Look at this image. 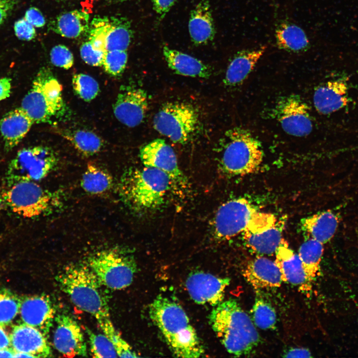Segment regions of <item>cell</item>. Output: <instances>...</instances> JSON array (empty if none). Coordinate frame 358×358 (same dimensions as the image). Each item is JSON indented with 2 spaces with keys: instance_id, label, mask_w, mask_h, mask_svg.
Masks as SVG:
<instances>
[{
  "instance_id": "obj_1",
  "label": "cell",
  "mask_w": 358,
  "mask_h": 358,
  "mask_svg": "<svg viewBox=\"0 0 358 358\" xmlns=\"http://www.w3.org/2000/svg\"><path fill=\"white\" fill-rule=\"evenodd\" d=\"M149 314L176 357L195 358L204 354L195 329L179 304L159 295L150 304Z\"/></svg>"
},
{
  "instance_id": "obj_2",
  "label": "cell",
  "mask_w": 358,
  "mask_h": 358,
  "mask_svg": "<svg viewBox=\"0 0 358 358\" xmlns=\"http://www.w3.org/2000/svg\"><path fill=\"white\" fill-rule=\"evenodd\" d=\"M215 306L209 315V323L226 350L237 357L250 354L260 339L250 316L234 299Z\"/></svg>"
},
{
  "instance_id": "obj_3",
  "label": "cell",
  "mask_w": 358,
  "mask_h": 358,
  "mask_svg": "<svg viewBox=\"0 0 358 358\" xmlns=\"http://www.w3.org/2000/svg\"><path fill=\"white\" fill-rule=\"evenodd\" d=\"M173 185L166 174L156 168L144 166L125 171L120 179L119 190L128 206L146 213L163 205Z\"/></svg>"
},
{
  "instance_id": "obj_4",
  "label": "cell",
  "mask_w": 358,
  "mask_h": 358,
  "mask_svg": "<svg viewBox=\"0 0 358 358\" xmlns=\"http://www.w3.org/2000/svg\"><path fill=\"white\" fill-rule=\"evenodd\" d=\"M56 280L72 302L92 315L97 323L110 318L102 285L85 263L64 267L56 276Z\"/></svg>"
},
{
  "instance_id": "obj_5",
  "label": "cell",
  "mask_w": 358,
  "mask_h": 358,
  "mask_svg": "<svg viewBox=\"0 0 358 358\" xmlns=\"http://www.w3.org/2000/svg\"><path fill=\"white\" fill-rule=\"evenodd\" d=\"M33 180L5 184L0 190V207L24 218L48 215L59 208L60 197Z\"/></svg>"
},
{
  "instance_id": "obj_6",
  "label": "cell",
  "mask_w": 358,
  "mask_h": 358,
  "mask_svg": "<svg viewBox=\"0 0 358 358\" xmlns=\"http://www.w3.org/2000/svg\"><path fill=\"white\" fill-rule=\"evenodd\" d=\"M62 86L51 71L42 69L31 89L23 98L20 107L34 123H50L62 117L67 107Z\"/></svg>"
},
{
  "instance_id": "obj_7",
  "label": "cell",
  "mask_w": 358,
  "mask_h": 358,
  "mask_svg": "<svg viewBox=\"0 0 358 358\" xmlns=\"http://www.w3.org/2000/svg\"><path fill=\"white\" fill-rule=\"evenodd\" d=\"M220 166L225 173L243 176L259 169L263 160L260 143L248 131L235 127L227 131L223 138Z\"/></svg>"
},
{
  "instance_id": "obj_8",
  "label": "cell",
  "mask_w": 358,
  "mask_h": 358,
  "mask_svg": "<svg viewBox=\"0 0 358 358\" xmlns=\"http://www.w3.org/2000/svg\"><path fill=\"white\" fill-rule=\"evenodd\" d=\"M85 263L102 285L114 290L130 285L137 270L134 257L121 248L96 252L89 256Z\"/></svg>"
},
{
  "instance_id": "obj_9",
  "label": "cell",
  "mask_w": 358,
  "mask_h": 358,
  "mask_svg": "<svg viewBox=\"0 0 358 358\" xmlns=\"http://www.w3.org/2000/svg\"><path fill=\"white\" fill-rule=\"evenodd\" d=\"M199 125L198 112L191 105L182 102L164 104L153 118V126L174 143L186 144L195 135Z\"/></svg>"
},
{
  "instance_id": "obj_10",
  "label": "cell",
  "mask_w": 358,
  "mask_h": 358,
  "mask_svg": "<svg viewBox=\"0 0 358 358\" xmlns=\"http://www.w3.org/2000/svg\"><path fill=\"white\" fill-rule=\"evenodd\" d=\"M58 163L57 156L49 147L39 146L23 148L10 162L5 183L41 180L55 169Z\"/></svg>"
},
{
  "instance_id": "obj_11",
  "label": "cell",
  "mask_w": 358,
  "mask_h": 358,
  "mask_svg": "<svg viewBox=\"0 0 358 358\" xmlns=\"http://www.w3.org/2000/svg\"><path fill=\"white\" fill-rule=\"evenodd\" d=\"M89 41L98 50H126L132 37L130 22L124 17H94L89 28Z\"/></svg>"
},
{
  "instance_id": "obj_12",
  "label": "cell",
  "mask_w": 358,
  "mask_h": 358,
  "mask_svg": "<svg viewBox=\"0 0 358 358\" xmlns=\"http://www.w3.org/2000/svg\"><path fill=\"white\" fill-rule=\"evenodd\" d=\"M282 228L274 215L257 211L243 231V239L255 253L272 255L283 239Z\"/></svg>"
},
{
  "instance_id": "obj_13",
  "label": "cell",
  "mask_w": 358,
  "mask_h": 358,
  "mask_svg": "<svg viewBox=\"0 0 358 358\" xmlns=\"http://www.w3.org/2000/svg\"><path fill=\"white\" fill-rule=\"evenodd\" d=\"M254 205L244 198L229 200L217 210L212 221L215 237L227 240L243 233L254 214Z\"/></svg>"
},
{
  "instance_id": "obj_14",
  "label": "cell",
  "mask_w": 358,
  "mask_h": 358,
  "mask_svg": "<svg viewBox=\"0 0 358 358\" xmlns=\"http://www.w3.org/2000/svg\"><path fill=\"white\" fill-rule=\"evenodd\" d=\"M139 156L144 166L161 171L174 186L186 187L187 180L178 165L174 150L165 140L156 139L145 145L140 149Z\"/></svg>"
},
{
  "instance_id": "obj_15",
  "label": "cell",
  "mask_w": 358,
  "mask_h": 358,
  "mask_svg": "<svg viewBox=\"0 0 358 358\" xmlns=\"http://www.w3.org/2000/svg\"><path fill=\"white\" fill-rule=\"evenodd\" d=\"M276 116L283 130L288 134L303 137L313 129L307 104L299 96L290 95L280 100L275 108Z\"/></svg>"
},
{
  "instance_id": "obj_16",
  "label": "cell",
  "mask_w": 358,
  "mask_h": 358,
  "mask_svg": "<svg viewBox=\"0 0 358 358\" xmlns=\"http://www.w3.org/2000/svg\"><path fill=\"white\" fill-rule=\"evenodd\" d=\"M56 326L53 344L64 356L73 358L87 356V345L81 327L70 315L58 314L55 318Z\"/></svg>"
},
{
  "instance_id": "obj_17",
  "label": "cell",
  "mask_w": 358,
  "mask_h": 358,
  "mask_svg": "<svg viewBox=\"0 0 358 358\" xmlns=\"http://www.w3.org/2000/svg\"><path fill=\"white\" fill-rule=\"evenodd\" d=\"M230 281L228 278L197 271L188 276L185 285L189 295L195 302L215 306L223 301Z\"/></svg>"
},
{
  "instance_id": "obj_18",
  "label": "cell",
  "mask_w": 358,
  "mask_h": 358,
  "mask_svg": "<svg viewBox=\"0 0 358 358\" xmlns=\"http://www.w3.org/2000/svg\"><path fill=\"white\" fill-rule=\"evenodd\" d=\"M148 106V96L145 90L139 88L126 87L117 96L113 113L121 123L134 127L144 120Z\"/></svg>"
},
{
  "instance_id": "obj_19",
  "label": "cell",
  "mask_w": 358,
  "mask_h": 358,
  "mask_svg": "<svg viewBox=\"0 0 358 358\" xmlns=\"http://www.w3.org/2000/svg\"><path fill=\"white\" fill-rule=\"evenodd\" d=\"M20 314L24 323L35 327L47 336L55 320L56 310L46 295L27 296L21 299Z\"/></svg>"
},
{
  "instance_id": "obj_20",
  "label": "cell",
  "mask_w": 358,
  "mask_h": 358,
  "mask_svg": "<svg viewBox=\"0 0 358 358\" xmlns=\"http://www.w3.org/2000/svg\"><path fill=\"white\" fill-rule=\"evenodd\" d=\"M12 349L32 358L49 357L52 355L47 336L38 329L22 323L14 326L9 335Z\"/></svg>"
},
{
  "instance_id": "obj_21",
  "label": "cell",
  "mask_w": 358,
  "mask_h": 358,
  "mask_svg": "<svg viewBox=\"0 0 358 358\" xmlns=\"http://www.w3.org/2000/svg\"><path fill=\"white\" fill-rule=\"evenodd\" d=\"M243 275L256 290L278 287L282 282L275 262L262 256L249 261L243 269Z\"/></svg>"
},
{
  "instance_id": "obj_22",
  "label": "cell",
  "mask_w": 358,
  "mask_h": 358,
  "mask_svg": "<svg viewBox=\"0 0 358 358\" xmlns=\"http://www.w3.org/2000/svg\"><path fill=\"white\" fill-rule=\"evenodd\" d=\"M348 90L347 83L342 80L328 81L319 86L313 94L315 109L324 115L339 110L349 102Z\"/></svg>"
},
{
  "instance_id": "obj_23",
  "label": "cell",
  "mask_w": 358,
  "mask_h": 358,
  "mask_svg": "<svg viewBox=\"0 0 358 358\" xmlns=\"http://www.w3.org/2000/svg\"><path fill=\"white\" fill-rule=\"evenodd\" d=\"M274 254V262L280 271L282 281L296 286L308 287L309 282L298 255L290 248L283 238Z\"/></svg>"
},
{
  "instance_id": "obj_24",
  "label": "cell",
  "mask_w": 358,
  "mask_h": 358,
  "mask_svg": "<svg viewBox=\"0 0 358 358\" xmlns=\"http://www.w3.org/2000/svg\"><path fill=\"white\" fill-rule=\"evenodd\" d=\"M33 120L21 107L10 111L0 120V131L5 151L17 146L28 132Z\"/></svg>"
},
{
  "instance_id": "obj_25",
  "label": "cell",
  "mask_w": 358,
  "mask_h": 358,
  "mask_svg": "<svg viewBox=\"0 0 358 358\" xmlns=\"http://www.w3.org/2000/svg\"><path fill=\"white\" fill-rule=\"evenodd\" d=\"M266 50V47L263 46L237 52L228 66L223 80L225 85L235 87L241 84L253 70Z\"/></svg>"
},
{
  "instance_id": "obj_26",
  "label": "cell",
  "mask_w": 358,
  "mask_h": 358,
  "mask_svg": "<svg viewBox=\"0 0 358 358\" xmlns=\"http://www.w3.org/2000/svg\"><path fill=\"white\" fill-rule=\"evenodd\" d=\"M340 222L339 215L331 210H325L301 220L302 231L310 237L323 244L335 236Z\"/></svg>"
},
{
  "instance_id": "obj_27",
  "label": "cell",
  "mask_w": 358,
  "mask_h": 358,
  "mask_svg": "<svg viewBox=\"0 0 358 358\" xmlns=\"http://www.w3.org/2000/svg\"><path fill=\"white\" fill-rule=\"evenodd\" d=\"M188 30L191 40L195 45L205 44L214 39L215 26L207 0L201 1L191 11Z\"/></svg>"
},
{
  "instance_id": "obj_28",
  "label": "cell",
  "mask_w": 358,
  "mask_h": 358,
  "mask_svg": "<svg viewBox=\"0 0 358 358\" xmlns=\"http://www.w3.org/2000/svg\"><path fill=\"white\" fill-rule=\"evenodd\" d=\"M163 55L169 68L178 75L205 79L211 76L210 67L190 55L166 46Z\"/></svg>"
},
{
  "instance_id": "obj_29",
  "label": "cell",
  "mask_w": 358,
  "mask_h": 358,
  "mask_svg": "<svg viewBox=\"0 0 358 358\" xmlns=\"http://www.w3.org/2000/svg\"><path fill=\"white\" fill-rule=\"evenodd\" d=\"M90 15L81 10L62 13L49 23V28L67 38H74L84 34L90 28Z\"/></svg>"
},
{
  "instance_id": "obj_30",
  "label": "cell",
  "mask_w": 358,
  "mask_h": 358,
  "mask_svg": "<svg viewBox=\"0 0 358 358\" xmlns=\"http://www.w3.org/2000/svg\"><path fill=\"white\" fill-rule=\"evenodd\" d=\"M275 38L277 47L288 52L304 51L310 45L308 37L303 29L287 20H283L277 24Z\"/></svg>"
},
{
  "instance_id": "obj_31",
  "label": "cell",
  "mask_w": 358,
  "mask_h": 358,
  "mask_svg": "<svg viewBox=\"0 0 358 358\" xmlns=\"http://www.w3.org/2000/svg\"><path fill=\"white\" fill-rule=\"evenodd\" d=\"M323 246V244L317 240L308 237L299 248L298 255L309 283L316 278L320 271Z\"/></svg>"
},
{
  "instance_id": "obj_32",
  "label": "cell",
  "mask_w": 358,
  "mask_h": 358,
  "mask_svg": "<svg viewBox=\"0 0 358 358\" xmlns=\"http://www.w3.org/2000/svg\"><path fill=\"white\" fill-rule=\"evenodd\" d=\"M113 183V178L107 171L92 164L88 165L81 179L83 190L93 195L107 192L112 187Z\"/></svg>"
},
{
  "instance_id": "obj_33",
  "label": "cell",
  "mask_w": 358,
  "mask_h": 358,
  "mask_svg": "<svg viewBox=\"0 0 358 358\" xmlns=\"http://www.w3.org/2000/svg\"><path fill=\"white\" fill-rule=\"evenodd\" d=\"M65 137L70 141L76 149L84 156H92L101 149L103 142L94 132L86 130L68 131Z\"/></svg>"
},
{
  "instance_id": "obj_34",
  "label": "cell",
  "mask_w": 358,
  "mask_h": 358,
  "mask_svg": "<svg viewBox=\"0 0 358 358\" xmlns=\"http://www.w3.org/2000/svg\"><path fill=\"white\" fill-rule=\"evenodd\" d=\"M256 294L252 309L253 322L261 329H271L274 327L276 322L275 311L271 304L259 291Z\"/></svg>"
},
{
  "instance_id": "obj_35",
  "label": "cell",
  "mask_w": 358,
  "mask_h": 358,
  "mask_svg": "<svg viewBox=\"0 0 358 358\" xmlns=\"http://www.w3.org/2000/svg\"><path fill=\"white\" fill-rule=\"evenodd\" d=\"M98 324L104 334L108 338L114 345L118 357H138L130 346L121 337L120 334L115 329L110 318L98 322Z\"/></svg>"
},
{
  "instance_id": "obj_36",
  "label": "cell",
  "mask_w": 358,
  "mask_h": 358,
  "mask_svg": "<svg viewBox=\"0 0 358 358\" xmlns=\"http://www.w3.org/2000/svg\"><path fill=\"white\" fill-rule=\"evenodd\" d=\"M86 332L88 336L90 352L94 357H118L114 345L105 335L96 334L88 327H86Z\"/></svg>"
},
{
  "instance_id": "obj_37",
  "label": "cell",
  "mask_w": 358,
  "mask_h": 358,
  "mask_svg": "<svg viewBox=\"0 0 358 358\" xmlns=\"http://www.w3.org/2000/svg\"><path fill=\"white\" fill-rule=\"evenodd\" d=\"M72 84L76 93L86 101L94 99L99 92V87L97 81L87 74L81 73L75 75Z\"/></svg>"
},
{
  "instance_id": "obj_38",
  "label": "cell",
  "mask_w": 358,
  "mask_h": 358,
  "mask_svg": "<svg viewBox=\"0 0 358 358\" xmlns=\"http://www.w3.org/2000/svg\"><path fill=\"white\" fill-rule=\"evenodd\" d=\"M21 299L8 291L0 292V325L10 323L20 309Z\"/></svg>"
},
{
  "instance_id": "obj_39",
  "label": "cell",
  "mask_w": 358,
  "mask_h": 358,
  "mask_svg": "<svg viewBox=\"0 0 358 358\" xmlns=\"http://www.w3.org/2000/svg\"><path fill=\"white\" fill-rule=\"evenodd\" d=\"M128 59L126 50L106 51L102 67L105 72L112 76H118L124 70Z\"/></svg>"
},
{
  "instance_id": "obj_40",
  "label": "cell",
  "mask_w": 358,
  "mask_h": 358,
  "mask_svg": "<svg viewBox=\"0 0 358 358\" xmlns=\"http://www.w3.org/2000/svg\"><path fill=\"white\" fill-rule=\"evenodd\" d=\"M50 59L54 66L65 69L71 68L74 64L72 53L63 45H58L53 47L50 52Z\"/></svg>"
},
{
  "instance_id": "obj_41",
  "label": "cell",
  "mask_w": 358,
  "mask_h": 358,
  "mask_svg": "<svg viewBox=\"0 0 358 358\" xmlns=\"http://www.w3.org/2000/svg\"><path fill=\"white\" fill-rule=\"evenodd\" d=\"M105 51L96 49L89 40L84 43L80 48V54L83 60L92 66H102Z\"/></svg>"
},
{
  "instance_id": "obj_42",
  "label": "cell",
  "mask_w": 358,
  "mask_h": 358,
  "mask_svg": "<svg viewBox=\"0 0 358 358\" xmlns=\"http://www.w3.org/2000/svg\"><path fill=\"white\" fill-rule=\"evenodd\" d=\"M14 30L16 37L20 40L29 41L36 36L34 27L24 17L15 22Z\"/></svg>"
},
{
  "instance_id": "obj_43",
  "label": "cell",
  "mask_w": 358,
  "mask_h": 358,
  "mask_svg": "<svg viewBox=\"0 0 358 358\" xmlns=\"http://www.w3.org/2000/svg\"><path fill=\"white\" fill-rule=\"evenodd\" d=\"M24 18L35 27H42L45 24V19L41 12L36 7L29 8L25 13Z\"/></svg>"
},
{
  "instance_id": "obj_44",
  "label": "cell",
  "mask_w": 358,
  "mask_h": 358,
  "mask_svg": "<svg viewBox=\"0 0 358 358\" xmlns=\"http://www.w3.org/2000/svg\"><path fill=\"white\" fill-rule=\"evenodd\" d=\"M175 1L176 0H152L154 9L161 19L164 18Z\"/></svg>"
},
{
  "instance_id": "obj_45",
  "label": "cell",
  "mask_w": 358,
  "mask_h": 358,
  "mask_svg": "<svg viewBox=\"0 0 358 358\" xmlns=\"http://www.w3.org/2000/svg\"><path fill=\"white\" fill-rule=\"evenodd\" d=\"M18 0H0V26L11 13Z\"/></svg>"
},
{
  "instance_id": "obj_46",
  "label": "cell",
  "mask_w": 358,
  "mask_h": 358,
  "mask_svg": "<svg viewBox=\"0 0 358 358\" xmlns=\"http://www.w3.org/2000/svg\"><path fill=\"white\" fill-rule=\"evenodd\" d=\"M283 357L285 358H310L311 354L309 350L304 348H292L286 352Z\"/></svg>"
},
{
  "instance_id": "obj_47",
  "label": "cell",
  "mask_w": 358,
  "mask_h": 358,
  "mask_svg": "<svg viewBox=\"0 0 358 358\" xmlns=\"http://www.w3.org/2000/svg\"><path fill=\"white\" fill-rule=\"evenodd\" d=\"M11 79L7 77L0 79V101L7 98L10 93Z\"/></svg>"
},
{
  "instance_id": "obj_48",
  "label": "cell",
  "mask_w": 358,
  "mask_h": 358,
  "mask_svg": "<svg viewBox=\"0 0 358 358\" xmlns=\"http://www.w3.org/2000/svg\"><path fill=\"white\" fill-rule=\"evenodd\" d=\"M2 326L0 325V349L8 348L11 346L10 336Z\"/></svg>"
},
{
  "instance_id": "obj_49",
  "label": "cell",
  "mask_w": 358,
  "mask_h": 358,
  "mask_svg": "<svg viewBox=\"0 0 358 358\" xmlns=\"http://www.w3.org/2000/svg\"><path fill=\"white\" fill-rule=\"evenodd\" d=\"M14 351L13 349L4 348L0 349V357L13 358Z\"/></svg>"
},
{
  "instance_id": "obj_50",
  "label": "cell",
  "mask_w": 358,
  "mask_h": 358,
  "mask_svg": "<svg viewBox=\"0 0 358 358\" xmlns=\"http://www.w3.org/2000/svg\"><path fill=\"white\" fill-rule=\"evenodd\" d=\"M356 235H357V239H358V230H356Z\"/></svg>"
},
{
  "instance_id": "obj_51",
  "label": "cell",
  "mask_w": 358,
  "mask_h": 358,
  "mask_svg": "<svg viewBox=\"0 0 358 358\" xmlns=\"http://www.w3.org/2000/svg\"><path fill=\"white\" fill-rule=\"evenodd\" d=\"M115 0V1H125V0Z\"/></svg>"
},
{
  "instance_id": "obj_52",
  "label": "cell",
  "mask_w": 358,
  "mask_h": 358,
  "mask_svg": "<svg viewBox=\"0 0 358 358\" xmlns=\"http://www.w3.org/2000/svg\"></svg>"
}]
</instances>
